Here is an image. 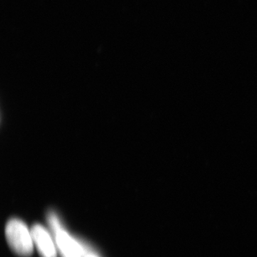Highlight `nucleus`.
<instances>
[{"label":"nucleus","mask_w":257,"mask_h":257,"mask_svg":"<svg viewBox=\"0 0 257 257\" xmlns=\"http://www.w3.org/2000/svg\"><path fill=\"white\" fill-rule=\"evenodd\" d=\"M5 236L11 249L21 256H29L33 252L34 241L31 230L23 221L10 219L5 228Z\"/></svg>","instance_id":"f257e3e1"},{"label":"nucleus","mask_w":257,"mask_h":257,"mask_svg":"<svg viewBox=\"0 0 257 257\" xmlns=\"http://www.w3.org/2000/svg\"><path fill=\"white\" fill-rule=\"evenodd\" d=\"M34 244L42 257H57V248L49 231L40 224L31 229Z\"/></svg>","instance_id":"f03ea898"},{"label":"nucleus","mask_w":257,"mask_h":257,"mask_svg":"<svg viewBox=\"0 0 257 257\" xmlns=\"http://www.w3.org/2000/svg\"><path fill=\"white\" fill-rule=\"evenodd\" d=\"M55 236L62 257H84L85 255L82 246L64 229L59 231Z\"/></svg>","instance_id":"7ed1b4c3"},{"label":"nucleus","mask_w":257,"mask_h":257,"mask_svg":"<svg viewBox=\"0 0 257 257\" xmlns=\"http://www.w3.org/2000/svg\"><path fill=\"white\" fill-rule=\"evenodd\" d=\"M47 221H48L49 226L50 229L53 231L55 235L59 231L62 229L61 226L60 219L58 216L53 211H50L47 215Z\"/></svg>","instance_id":"20e7f679"},{"label":"nucleus","mask_w":257,"mask_h":257,"mask_svg":"<svg viewBox=\"0 0 257 257\" xmlns=\"http://www.w3.org/2000/svg\"><path fill=\"white\" fill-rule=\"evenodd\" d=\"M84 257H96L94 256V255L92 254V253H87V254L84 255Z\"/></svg>","instance_id":"39448f33"}]
</instances>
